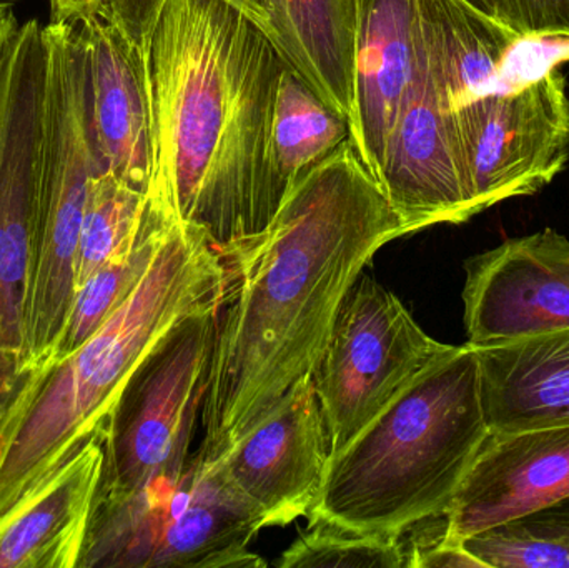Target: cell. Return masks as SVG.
<instances>
[{
	"instance_id": "2",
	"label": "cell",
	"mask_w": 569,
	"mask_h": 568,
	"mask_svg": "<svg viewBox=\"0 0 569 568\" xmlns=\"http://www.w3.org/2000/svg\"><path fill=\"white\" fill-rule=\"evenodd\" d=\"M153 119L150 186L217 249L260 232L287 187L273 120L288 63L230 0H166L147 42Z\"/></svg>"
},
{
	"instance_id": "20",
	"label": "cell",
	"mask_w": 569,
	"mask_h": 568,
	"mask_svg": "<svg viewBox=\"0 0 569 568\" xmlns=\"http://www.w3.org/2000/svg\"><path fill=\"white\" fill-rule=\"evenodd\" d=\"M177 219L179 213L166 193L149 189L139 230L76 290L62 336L47 360L69 356L129 299Z\"/></svg>"
},
{
	"instance_id": "27",
	"label": "cell",
	"mask_w": 569,
	"mask_h": 568,
	"mask_svg": "<svg viewBox=\"0 0 569 568\" xmlns=\"http://www.w3.org/2000/svg\"><path fill=\"white\" fill-rule=\"evenodd\" d=\"M520 520L537 532L569 544V499Z\"/></svg>"
},
{
	"instance_id": "4",
	"label": "cell",
	"mask_w": 569,
	"mask_h": 568,
	"mask_svg": "<svg viewBox=\"0 0 569 568\" xmlns=\"http://www.w3.org/2000/svg\"><path fill=\"white\" fill-rule=\"evenodd\" d=\"M490 432L477 349L453 346L330 454L308 527L401 537L447 516Z\"/></svg>"
},
{
	"instance_id": "26",
	"label": "cell",
	"mask_w": 569,
	"mask_h": 568,
	"mask_svg": "<svg viewBox=\"0 0 569 568\" xmlns=\"http://www.w3.org/2000/svg\"><path fill=\"white\" fill-rule=\"evenodd\" d=\"M166 0H97V13L122 29L146 52L153 23Z\"/></svg>"
},
{
	"instance_id": "31",
	"label": "cell",
	"mask_w": 569,
	"mask_h": 568,
	"mask_svg": "<svg viewBox=\"0 0 569 568\" xmlns=\"http://www.w3.org/2000/svg\"><path fill=\"white\" fill-rule=\"evenodd\" d=\"M468 2L473 3L478 9L483 10L488 16H491V0H468Z\"/></svg>"
},
{
	"instance_id": "7",
	"label": "cell",
	"mask_w": 569,
	"mask_h": 568,
	"mask_svg": "<svg viewBox=\"0 0 569 568\" xmlns=\"http://www.w3.org/2000/svg\"><path fill=\"white\" fill-rule=\"evenodd\" d=\"M219 307L180 320L127 380L103 427L106 459L96 500L179 479L189 466Z\"/></svg>"
},
{
	"instance_id": "8",
	"label": "cell",
	"mask_w": 569,
	"mask_h": 568,
	"mask_svg": "<svg viewBox=\"0 0 569 568\" xmlns=\"http://www.w3.org/2000/svg\"><path fill=\"white\" fill-rule=\"evenodd\" d=\"M42 26L20 22L0 56V420L30 376Z\"/></svg>"
},
{
	"instance_id": "3",
	"label": "cell",
	"mask_w": 569,
	"mask_h": 568,
	"mask_svg": "<svg viewBox=\"0 0 569 568\" xmlns=\"http://www.w3.org/2000/svg\"><path fill=\"white\" fill-rule=\"evenodd\" d=\"M226 267L177 219L129 299L69 356L37 367L0 420V514L103 432L133 370L186 317L222 302Z\"/></svg>"
},
{
	"instance_id": "32",
	"label": "cell",
	"mask_w": 569,
	"mask_h": 568,
	"mask_svg": "<svg viewBox=\"0 0 569 568\" xmlns=\"http://www.w3.org/2000/svg\"><path fill=\"white\" fill-rule=\"evenodd\" d=\"M17 0H0V6H16Z\"/></svg>"
},
{
	"instance_id": "13",
	"label": "cell",
	"mask_w": 569,
	"mask_h": 568,
	"mask_svg": "<svg viewBox=\"0 0 569 568\" xmlns=\"http://www.w3.org/2000/svg\"><path fill=\"white\" fill-rule=\"evenodd\" d=\"M378 183L407 233L477 216L453 117L435 80L420 26L417 73L388 140Z\"/></svg>"
},
{
	"instance_id": "6",
	"label": "cell",
	"mask_w": 569,
	"mask_h": 568,
	"mask_svg": "<svg viewBox=\"0 0 569 568\" xmlns=\"http://www.w3.org/2000/svg\"><path fill=\"white\" fill-rule=\"evenodd\" d=\"M262 516L199 452L182 476L96 500L77 568L266 567Z\"/></svg>"
},
{
	"instance_id": "12",
	"label": "cell",
	"mask_w": 569,
	"mask_h": 568,
	"mask_svg": "<svg viewBox=\"0 0 569 568\" xmlns=\"http://www.w3.org/2000/svg\"><path fill=\"white\" fill-rule=\"evenodd\" d=\"M328 459L327 426L313 373H308L212 462L259 510L263 526L272 527L307 517L320 494Z\"/></svg>"
},
{
	"instance_id": "22",
	"label": "cell",
	"mask_w": 569,
	"mask_h": 568,
	"mask_svg": "<svg viewBox=\"0 0 569 568\" xmlns=\"http://www.w3.org/2000/svg\"><path fill=\"white\" fill-rule=\"evenodd\" d=\"M146 206L147 192L113 173L92 177L77 249L76 290L133 239Z\"/></svg>"
},
{
	"instance_id": "14",
	"label": "cell",
	"mask_w": 569,
	"mask_h": 568,
	"mask_svg": "<svg viewBox=\"0 0 569 568\" xmlns=\"http://www.w3.org/2000/svg\"><path fill=\"white\" fill-rule=\"evenodd\" d=\"M569 499V426L490 432L447 512V540L525 519Z\"/></svg>"
},
{
	"instance_id": "28",
	"label": "cell",
	"mask_w": 569,
	"mask_h": 568,
	"mask_svg": "<svg viewBox=\"0 0 569 568\" xmlns=\"http://www.w3.org/2000/svg\"><path fill=\"white\" fill-rule=\"evenodd\" d=\"M97 12V0H50L49 22H82Z\"/></svg>"
},
{
	"instance_id": "11",
	"label": "cell",
	"mask_w": 569,
	"mask_h": 568,
	"mask_svg": "<svg viewBox=\"0 0 569 568\" xmlns=\"http://www.w3.org/2000/svg\"><path fill=\"white\" fill-rule=\"evenodd\" d=\"M468 346H501L569 329V240L553 229L515 237L465 262Z\"/></svg>"
},
{
	"instance_id": "1",
	"label": "cell",
	"mask_w": 569,
	"mask_h": 568,
	"mask_svg": "<svg viewBox=\"0 0 569 568\" xmlns=\"http://www.w3.org/2000/svg\"><path fill=\"white\" fill-rule=\"evenodd\" d=\"M408 236L350 139L284 192L260 232L220 247L226 283L197 452L216 460L313 373L351 287Z\"/></svg>"
},
{
	"instance_id": "5",
	"label": "cell",
	"mask_w": 569,
	"mask_h": 568,
	"mask_svg": "<svg viewBox=\"0 0 569 568\" xmlns=\"http://www.w3.org/2000/svg\"><path fill=\"white\" fill-rule=\"evenodd\" d=\"M37 140V253L30 297V373L59 343L76 296V259L90 180L100 172L89 113V49L80 22L42 26Z\"/></svg>"
},
{
	"instance_id": "24",
	"label": "cell",
	"mask_w": 569,
	"mask_h": 568,
	"mask_svg": "<svg viewBox=\"0 0 569 568\" xmlns=\"http://www.w3.org/2000/svg\"><path fill=\"white\" fill-rule=\"evenodd\" d=\"M460 544L481 568H569V544L521 520L481 530Z\"/></svg>"
},
{
	"instance_id": "30",
	"label": "cell",
	"mask_w": 569,
	"mask_h": 568,
	"mask_svg": "<svg viewBox=\"0 0 569 568\" xmlns=\"http://www.w3.org/2000/svg\"><path fill=\"white\" fill-rule=\"evenodd\" d=\"M19 26L20 20L16 13V6H0V56Z\"/></svg>"
},
{
	"instance_id": "9",
	"label": "cell",
	"mask_w": 569,
	"mask_h": 568,
	"mask_svg": "<svg viewBox=\"0 0 569 568\" xmlns=\"http://www.w3.org/2000/svg\"><path fill=\"white\" fill-rule=\"evenodd\" d=\"M451 347L428 336L393 292L361 273L313 372L330 454Z\"/></svg>"
},
{
	"instance_id": "18",
	"label": "cell",
	"mask_w": 569,
	"mask_h": 568,
	"mask_svg": "<svg viewBox=\"0 0 569 568\" xmlns=\"http://www.w3.org/2000/svg\"><path fill=\"white\" fill-rule=\"evenodd\" d=\"M477 353L491 432L569 426V329Z\"/></svg>"
},
{
	"instance_id": "25",
	"label": "cell",
	"mask_w": 569,
	"mask_h": 568,
	"mask_svg": "<svg viewBox=\"0 0 569 568\" xmlns=\"http://www.w3.org/2000/svg\"><path fill=\"white\" fill-rule=\"evenodd\" d=\"M491 17L523 40L569 39V0H491Z\"/></svg>"
},
{
	"instance_id": "16",
	"label": "cell",
	"mask_w": 569,
	"mask_h": 568,
	"mask_svg": "<svg viewBox=\"0 0 569 568\" xmlns=\"http://www.w3.org/2000/svg\"><path fill=\"white\" fill-rule=\"evenodd\" d=\"M418 66L415 0H358L350 140L380 179L388 140Z\"/></svg>"
},
{
	"instance_id": "23",
	"label": "cell",
	"mask_w": 569,
	"mask_h": 568,
	"mask_svg": "<svg viewBox=\"0 0 569 568\" xmlns=\"http://www.w3.org/2000/svg\"><path fill=\"white\" fill-rule=\"evenodd\" d=\"M280 568L408 567L403 536L355 534L317 524L301 534L276 562Z\"/></svg>"
},
{
	"instance_id": "10",
	"label": "cell",
	"mask_w": 569,
	"mask_h": 568,
	"mask_svg": "<svg viewBox=\"0 0 569 568\" xmlns=\"http://www.w3.org/2000/svg\"><path fill=\"white\" fill-rule=\"evenodd\" d=\"M475 212L533 196L569 160V99L560 69L493 90L453 113Z\"/></svg>"
},
{
	"instance_id": "21",
	"label": "cell",
	"mask_w": 569,
	"mask_h": 568,
	"mask_svg": "<svg viewBox=\"0 0 569 568\" xmlns=\"http://www.w3.org/2000/svg\"><path fill=\"white\" fill-rule=\"evenodd\" d=\"M350 139V123L323 102L290 67L277 93L273 152L288 187Z\"/></svg>"
},
{
	"instance_id": "17",
	"label": "cell",
	"mask_w": 569,
	"mask_h": 568,
	"mask_svg": "<svg viewBox=\"0 0 569 568\" xmlns=\"http://www.w3.org/2000/svg\"><path fill=\"white\" fill-rule=\"evenodd\" d=\"M103 432L0 514V568H77L102 479Z\"/></svg>"
},
{
	"instance_id": "19",
	"label": "cell",
	"mask_w": 569,
	"mask_h": 568,
	"mask_svg": "<svg viewBox=\"0 0 569 568\" xmlns=\"http://www.w3.org/2000/svg\"><path fill=\"white\" fill-rule=\"evenodd\" d=\"M270 37L284 62L350 120L358 0H272Z\"/></svg>"
},
{
	"instance_id": "15",
	"label": "cell",
	"mask_w": 569,
	"mask_h": 568,
	"mask_svg": "<svg viewBox=\"0 0 569 568\" xmlns=\"http://www.w3.org/2000/svg\"><path fill=\"white\" fill-rule=\"evenodd\" d=\"M80 26L89 49V113L100 172L149 192L153 119L146 52L102 13Z\"/></svg>"
},
{
	"instance_id": "29",
	"label": "cell",
	"mask_w": 569,
	"mask_h": 568,
	"mask_svg": "<svg viewBox=\"0 0 569 568\" xmlns=\"http://www.w3.org/2000/svg\"><path fill=\"white\" fill-rule=\"evenodd\" d=\"M230 2L236 3L243 12L249 13L269 32L273 17L272 0H230Z\"/></svg>"
}]
</instances>
